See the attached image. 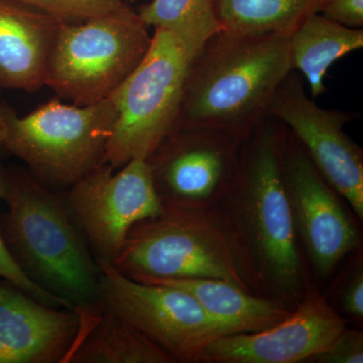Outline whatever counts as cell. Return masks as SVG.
<instances>
[{"label": "cell", "mask_w": 363, "mask_h": 363, "mask_svg": "<svg viewBox=\"0 0 363 363\" xmlns=\"http://www.w3.org/2000/svg\"><path fill=\"white\" fill-rule=\"evenodd\" d=\"M283 124L267 116L241 143L238 175L216 208L252 269L260 294L302 298L305 272L284 182Z\"/></svg>", "instance_id": "6da1fadb"}, {"label": "cell", "mask_w": 363, "mask_h": 363, "mask_svg": "<svg viewBox=\"0 0 363 363\" xmlns=\"http://www.w3.org/2000/svg\"><path fill=\"white\" fill-rule=\"evenodd\" d=\"M289 35L220 30L209 38L191 61L175 126L214 128L245 140L293 71Z\"/></svg>", "instance_id": "7a4b0ae2"}, {"label": "cell", "mask_w": 363, "mask_h": 363, "mask_svg": "<svg viewBox=\"0 0 363 363\" xmlns=\"http://www.w3.org/2000/svg\"><path fill=\"white\" fill-rule=\"evenodd\" d=\"M4 200L9 210L0 217V234L21 269L75 309L97 307L101 269L71 217L65 193L11 168Z\"/></svg>", "instance_id": "3957f363"}, {"label": "cell", "mask_w": 363, "mask_h": 363, "mask_svg": "<svg viewBox=\"0 0 363 363\" xmlns=\"http://www.w3.org/2000/svg\"><path fill=\"white\" fill-rule=\"evenodd\" d=\"M112 264L131 279H218L262 296L216 210L164 207L157 216L133 226Z\"/></svg>", "instance_id": "277c9868"}, {"label": "cell", "mask_w": 363, "mask_h": 363, "mask_svg": "<svg viewBox=\"0 0 363 363\" xmlns=\"http://www.w3.org/2000/svg\"><path fill=\"white\" fill-rule=\"evenodd\" d=\"M0 116L6 152L47 187L70 188L102 164L116 109L111 97L84 106L55 99L23 116L0 104Z\"/></svg>", "instance_id": "5b68a950"}, {"label": "cell", "mask_w": 363, "mask_h": 363, "mask_svg": "<svg viewBox=\"0 0 363 363\" xmlns=\"http://www.w3.org/2000/svg\"><path fill=\"white\" fill-rule=\"evenodd\" d=\"M126 4L83 21H62L45 69V85L72 104L107 99L140 65L152 35Z\"/></svg>", "instance_id": "8992f818"}, {"label": "cell", "mask_w": 363, "mask_h": 363, "mask_svg": "<svg viewBox=\"0 0 363 363\" xmlns=\"http://www.w3.org/2000/svg\"><path fill=\"white\" fill-rule=\"evenodd\" d=\"M191 61L178 38L155 28L145 58L111 96L116 121L102 164L116 169L147 160L171 133Z\"/></svg>", "instance_id": "52a82bcc"}, {"label": "cell", "mask_w": 363, "mask_h": 363, "mask_svg": "<svg viewBox=\"0 0 363 363\" xmlns=\"http://www.w3.org/2000/svg\"><path fill=\"white\" fill-rule=\"evenodd\" d=\"M97 262L101 308L135 327L174 362H200L208 344L230 334L185 291L142 283L111 262Z\"/></svg>", "instance_id": "ba28073f"}, {"label": "cell", "mask_w": 363, "mask_h": 363, "mask_svg": "<svg viewBox=\"0 0 363 363\" xmlns=\"http://www.w3.org/2000/svg\"><path fill=\"white\" fill-rule=\"evenodd\" d=\"M242 142L214 128L175 126L147 159L162 206L216 209L233 189Z\"/></svg>", "instance_id": "9c48e42d"}, {"label": "cell", "mask_w": 363, "mask_h": 363, "mask_svg": "<svg viewBox=\"0 0 363 363\" xmlns=\"http://www.w3.org/2000/svg\"><path fill=\"white\" fill-rule=\"evenodd\" d=\"M67 208L97 262L113 264L138 222L164 210L147 160L101 164L65 193Z\"/></svg>", "instance_id": "30bf717a"}, {"label": "cell", "mask_w": 363, "mask_h": 363, "mask_svg": "<svg viewBox=\"0 0 363 363\" xmlns=\"http://www.w3.org/2000/svg\"><path fill=\"white\" fill-rule=\"evenodd\" d=\"M267 116L297 138L327 183L362 221L363 152L343 130L357 114L318 106L292 71L274 93Z\"/></svg>", "instance_id": "8fae6325"}, {"label": "cell", "mask_w": 363, "mask_h": 363, "mask_svg": "<svg viewBox=\"0 0 363 363\" xmlns=\"http://www.w3.org/2000/svg\"><path fill=\"white\" fill-rule=\"evenodd\" d=\"M281 161L297 236L317 274L329 276L346 255L360 247L357 227L343 206L342 197L327 183L285 126Z\"/></svg>", "instance_id": "7c38bea8"}, {"label": "cell", "mask_w": 363, "mask_h": 363, "mask_svg": "<svg viewBox=\"0 0 363 363\" xmlns=\"http://www.w3.org/2000/svg\"><path fill=\"white\" fill-rule=\"evenodd\" d=\"M346 328L345 321L326 298L308 288L297 308L279 323L252 333L214 339L200 362L297 363L326 350Z\"/></svg>", "instance_id": "4fadbf2b"}, {"label": "cell", "mask_w": 363, "mask_h": 363, "mask_svg": "<svg viewBox=\"0 0 363 363\" xmlns=\"http://www.w3.org/2000/svg\"><path fill=\"white\" fill-rule=\"evenodd\" d=\"M84 313L43 304L0 281V363H61L80 337Z\"/></svg>", "instance_id": "5bb4252c"}, {"label": "cell", "mask_w": 363, "mask_h": 363, "mask_svg": "<svg viewBox=\"0 0 363 363\" xmlns=\"http://www.w3.org/2000/svg\"><path fill=\"white\" fill-rule=\"evenodd\" d=\"M62 20L18 0H0V88L35 92Z\"/></svg>", "instance_id": "9a60e30c"}, {"label": "cell", "mask_w": 363, "mask_h": 363, "mask_svg": "<svg viewBox=\"0 0 363 363\" xmlns=\"http://www.w3.org/2000/svg\"><path fill=\"white\" fill-rule=\"evenodd\" d=\"M147 284L175 286L190 294L230 334L252 333L269 328L293 310L272 298L245 292L218 279H133Z\"/></svg>", "instance_id": "2e32d148"}, {"label": "cell", "mask_w": 363, "mask_h": 363, "mask_svg": "<svg viewBox=\"0 0 363 363\" xmlns=\"http://www.w3.org/2000/svg\"><path fill=\"white\" fill-rule=\"evenodd\" d=\"M85 324L67 362L173 363L159 346L101 306L83 310Z\"/></svg>", "instance_id": "e0dca14e"}, {"label": "cell", "mask_w": 363, "mask_h": 363, "mask_svg": "<svg viewBox=\"0 0 363 363\" xmlns=\"http://www.w3.org/2000/svg\"><path fill=\"white\" fill-rule=\"evenodd\" d=\"M362 47V28L339 25L319 13L306 16L289 35L291 67L305 76L312 99L327 92L324 79L330 67Z\"/></svg>", "instance_id": "ac0fdd59"}, {"label": "cell", "mask_w": 363, "mask_h": 363, "mask_svg": "<svg viewBox=\"0 0 363 363\" xmlns=\"http://www.w3.org/2000/svg\"><path fill=\"white\" fill-rule=\"evenodd\" d=\"M324 0H214L221 30L228 33H286L306 16L319 13Z\"/></svg>", "instance_id": "d6986e66"}, {"label": "cell", "mask_w": 363, "mask_h": 363, "mask_svg": "<svg viewBox=\"0 0 363 363\" xmlns=\"http://www.w3.org/2000/svg\"><path fill=\"white\" fill-rule=\"evenodd\" d=\"M138 13L149 28L173 33L192 59L209 38L221 30L214 0H152Z\"/></svg>", "instance_id": "ffe728a7"}, {"label": "cell", "mask_w": 363, "mask_h": 363, "mask_svg": "<svg viewBox=\"0 0 363 363\" xmlns=\"http://www.w3.org/2000/svg\"><path fill=\"white\" fill-rule=\"evenodd\" d=\"M7 187V169L0 164V199L6 196ZM0 279L16 286L21 291L35 298L43 304L51 306L54 308H66V309H75L73 306L64 301L63 298L52 295L44 288L38 285L26 274L16 260L11 257L6 243L0 234Z\"/></svg>", "instance_id": "44dd1931"}, {"label": "cell", "mask_w": 363, "mask_h": 363, "mask_svg": "<svg viewBox=\"0 0 363 363\" xmlns=\"http://www.w3.org/2000/svg\"><path fill=\"white\" fill-rule=\"evenodd\" d=\"M62 21H83L112 13L130 2L125 0H18Z\"/></svg>", "instance_id": "7402d4cb"}, {"label": "cell", "mask_w": 363, "mask_h": 363, "mask_svg": "<svg viewBox=\"0 0 363 363\" xmlns=\"http://www.w3.org/2000/svg\"><path fill=\"white\" fill-rule=\"evenodd\" d=\"M309 362L318 363H362L363 334L345 328L326 348Z\"/></svg>", "instance_id": "603a6c76"}, {"label": "cell", "mask_w": 363, "mask_h": 363, "mask_svg": "<svg viewBox=\"0 0 363 363\" xmlns=\"http://www.w3.org/2000/svg\"><path fill=\"white\" fill-rule=\"evenodd\" d=\"M319 13L339 25L362 28L363 0H324Z\"/></svg>", "instance_id": "cb8c5ba5"}, {"label": "cell", "mask_w": 363, "mask_h": 363, "mask_svg": "<svg viewBox=\"0 0 363 363\" xmlns=\"http://www.w3.org/2000/svg\"><path fill=\"white\" fill-rule=\"evenodd\" d=\"M340 304L350 316L363 318V272L358 266L350 279L345 281L340 295Z\"/></svg>", "instance_id": "d4e9b609"}, {"label": "cell", "mask_w": 363, "mask_h": 363, "mask_svg": "<svg viewBox=\"0 0 363 363\" xmlns=\"http://www.w3.org/2000/svg\"><path fill=\"white\" fill-rule=\"evenodd\" d=\"M0 152H6V143H4V128L1 116H0Z\"/></svg>", "instance_id": "484cf974"}, {"label": "cell", "mask_w": 363, "mask_h": 363, "mask_svg": "<svg viewBox=\"0 0 363 363\" xmlns=\"http://www.w3.org/2000/svg\"><path fill=\"white\" fill-rule=\"evenodd\" d=\"M126 2L135 1V0H125Z\"/></svg>", "instance_id": "4316f807"}]
</instances>
